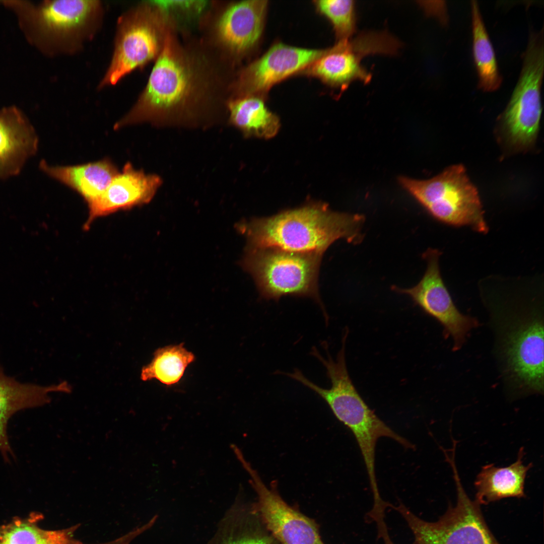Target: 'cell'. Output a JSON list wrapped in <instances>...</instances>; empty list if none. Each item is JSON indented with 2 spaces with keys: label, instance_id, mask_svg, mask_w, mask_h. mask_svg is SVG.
<instances>
[{
  "label": "cell",
  "instance_id": "cell-1",
  "mask_svg": "<svg viewBox=\"0 0 544 544\" xmlns=\"http://www.w3.org/2000/svg\"><path fill=\"white\" fill-rule=\"evenodd\" d=\"M167 35L145 88L114 125L207 126L227 116L234 67L201 37Z\"/></svg>",
  "mask_w": 544,
  "mask_h": 544
},
{
  "label": "cell",
  "instance_id": "cell-2",
  "mask_svg": "<svg viewBox=\"0 0 544 544\" xmlns=\"http://www.w3.org/2000/svg\"><path fill=\"white\" fill-rule=\"evenodd\" d=\"M364 215L332 211L322 202H310L268 217L241 222L236 229L247 248L272 247L323 254L335 241L362 242Z\"/></svg>",
  "mask_w": 544,
  "mask_h": 544
},
{
  "label": "cell",
  "instance_id": "cell-3",
  "mask_svg": "<svg viewBox=\"0 0 544 544\" xmlns=\"http://www.w3.org/2000/svg\"><path fill=\"white\" fill-rule=\"evenodd\" d=\"M326 358L321 355L317 360L326 369L331 386L325 389L310 381L302 374L296 380L322 398L335 417L354 435L360 448L373 497V506L380 508L385 501L381 497L375 470V451L377 440L387 437L406 449H415V445L402 437L380 419L364 401L350 377L346 363L345 349L341 348L333 360L328 352Z\"/></svg>",
  "mask_w": 544,
  "mask_h": 544
},
{
  "label": "cell",
  "instance_id": "cell-4",
  "mask_svg": "<svg viewBox=\"0 0 544 544\" xmlns=\"http://www.w3.org/2000/svg\"><path fill=\"white\" fill-rule=\"evenodd\" d=\"M322 255L272 247H246L241 265L252 277L263 298L278 300L287 295L310 297L320 305L327 323L328 316L318 287Z\"/></svg>",
  "mask_w": 544,
  "mask_h": 544
},
{
  "label": "cell",
  "instance_id": "cell-5",
  "mask_svg": "<svg viewBox=\"0 0 544 544\" xmlns=\"http://www.w3.org/2000/svg\"><path fill=\"white\" fill-rule=\"evenodd\" d=\"M171 19L154 1H143L118 19L109 67L99 84H116L126 75L158 57L170 31Z\"/></svg>",
  "mask_w": 544,
  "mask_h": 544
},
{
  "label": "cell",
  "instance_id": "cell-6",
  "mask_svg": "<svg viewBox=\"0 0 544 544\" xmlns=\"http://www.w3.org/2000/svg\"><path fill=\"white\" fill-rule=\"evenodd\" d=\"M398 181L438 221L455 226H467L477 232L487 233L488 227L478 190L462 165L449 166L429 179L401 176Z\"/></svg>",
  "mask_w": 544,
  "mask_h": 544
},
{
  "label": "cell",
  "instance_id": "cell-7",
  "mask_svg": "<svg viewBox=\"0 0 544 544\" xmlns=\"http://www.w3.org/2000/svg\"><path fill=\"white\" fill-rule=\"evenodd\" d=\"M543 30L530 33L519 80L501 120L508 144L518 151L531 148L538 134L542 112Z\"/></svg>",
  "mask_w": 544,
  "mask_h": 544
},
{
  "label": "cell",
  "instance_id": "cell-8",
  "mask_svg": "<svg viewBox=\"0 0 544 544\" xmlns=\"http://www.w3.org/2000/svg\"><path fill=\"white\" fill-rule=\"evenodd\" d=\"M447 461L452 467L457 502L435 522L422 519L404 504L394 506L406 522L415 544H500L488 527L480 505L472 500L461 484L455 458Z\"/></svg>",
  "mask_w": 544,
  "mask_h": 544
},
{
  "label": "cell",
  "instance_id": "cell-9",
  "mask_svg": "<svg viewBox=\"0 0 544 544\" xmlns=\"http://www.w3.org/2000/svg\"><path fill=\"white\" fill-rule=\"evenodd\" d=\"M267 1L233 2L214 11L212 6L201 24V37L234 67L257 45L263 33Z\"/></svg>",
  "mask_w": 544,
  "mask_h": 544
},
{
  "label": "cell",
  "instance_id": "cell-10",
  "mask_svg": "<svg viewBox=\"0 0 544 544\" xmlns=\"http://www.w3.org/2000/svg\"><path fill=\"white\" fill-rule=\"evenodd\" d=\"M401 47L400 41L386 31L362 32L325 49L303 72L343 91L354 81L367 84L371 81V74L362 64L365 57L394 55Z\"/></svg>",
  "mask_w": 544,
  "mask_h": 544
},
{
  "label": "cell",
  "instance_id": "cell-11",
  "mask_svg": "<svg viewBox=\"0 0 544 544\" xmlns=\"http://www.w3.org/2000/svg\"><path fill=\"white\" fill-rule=\"evenodd\" d=\"M440 255L437 249H428L423 254L427 268L418 284L410 288L393 286L392 289L409 296L426 314L436 319L443 326L444 335L451 336L454 347L458 348L478 322L461 313L454 305L441 276Z\"/></svg>",
  "mask_w": 544,
  "mask_h": 544
},
{
  "label": "cell",
  "instance_id": "cell-12",
  "mask_svg": "<svg viewBox=\"0 0 544 544\" xmlns=\"http://www.w3.org/2000/svg\"><path fill=\"white\" fill-rule=\"evenodd\" d=\"M324 51L275 44L260 57L235 74L230 98L249 95L265 97L274 85L305 69Z\"/></svg>",
  "mask_w": 544,
  "mask_h": 544
},
{
  "label": "cell",
  "instance_id": "cell-13",
  "mask_svg": "<svg viewBox=\"0 0 544 544\" xmlns=\"http://www.w3.org/2000/svg\"><path fill=\"white\" fill-rule=\"evenodd\" d=\"M251 477L255 503L266 528L279 544H325L315 521L290 506L274 485H265L258 473L241 456L239 458Z\"/></svg>",
  "mask_w": 544,
  "mask_h": 544
},
{
  "label": "cell",
  "instance_id": "cell-14",
  "mask_svg": "<svg viewBox=\"0 0 544 544\" xmlns=\"http://www.w3.org/2000/svg\"><path fill=\"white\" fill-rule=\"evenodd\" d=\"M103 8L99 1H47L40 10V20L59 51L73 53L97 32L102 20Z\"/></svg>",
  "mask_w": 544,
  "mask_h": 544
},
{
  "label": "cell",
  "instance_id": "cell-15",
  "mask_svg": "<svg viewBox=\"0 0 544 544\" xmlns=\"http://www.w3.org/2000/svg\"><path fill=\"white\" fill-rule=\"evenodd\" d=\"M504 354L515 381L528 390L543 387V326L536 317L519 320L507 333Z\"/></svg>",
  "mask_w": 544,
  "mask_h": 544
},
{
  "label": "cell",
  "instance_id": "cell-16",
  "mask_svg": "<svg viewBox=\"0 0 544 544\" xmlns=\"http://www.w3.org/2000/svg\"><path fill=\"white\" fill-rule=\"evenodd\" d=\"M162 183L158 175L147 174L126 163L105 191L87 203L89 217L85 226L97 218L148 203Z\"/></svg>",
  "mask_w": 544,
  "mask_h": 544
},
{
  "label": "cell",
  "instance_id": "cell-17",
  "mask_svg": "<svg viewBox=\"0 0 544 544\" xmlns=\"http://www.w3.org/2000/svg\"><path fill=\"white\" fill-rule=\"evenodd\" d=\"M71 391V386L65 382L48 386L21 383L6 375L0 366V451L6 461L14 456L7 430L10 418L20 411L49 403L50 392Z\"/></svg>",
  "mask_w": 544,
  "mask_h": 544
},
{
  "label": "cell",
  "instance_id": "cell-18",
  "mask_svg": "<svg viewBox=\"0 0 544 544\" xmlns=\"http://www.w3.org/2000/svg\"><path fill=\"white\" fill-rule=\"evenodd\" d=\"M37 143L32 127L17 110L0 113V178L18 173Z\"/></svg>",
  "mask_w": 544,
  "mask_h": 544
},
{
  "label": "cell",
  "instance_id": "cell-19",
  "mask_svg": "<svg viewBox=\"0 0 544 544\" xmlns=\"http://www.w3.org/2000/svg\"><path fill=\"white\" fill-rule=\"evenodd\" d=\"M523 448H520L516 461L506 467L493 463L483 466L474 485L475 500L481 505L507 498H524L525 478L532 464H523Z\"/></svg>",
  "mask_w": 544,
  "mask_h": 544
},
{
  "label": "cell",
  "instance_id": "cell-20",
  "mask_svg": "<svg viewBox=\"0 0 544 544\" xmlns=\"http://www.w3.org/2000/svg\"><path fill=\"white\" fill-rule=\"evenodd\" d=\"M40 166L49 176L79 193L87 203L100 196L119 173L109 158L66 166H51L42 161Z\"/></svg>",
  "mask_w": 544,
  "mask_h": 544
},
{
  "label": "cell",
  "instance_id": "cell-21",
  "mask_svg": "<svg viewBox=\"0 0 544 544\" xmlns=\"http://www.w3.org/2000/svg\"><path fill=\"white\" fill-rule=\"evenodd\" d=\"M226 108L229 124L239 129L246 138L269 139L279 130L280 119L266 107L264 97L249 95L231 98Z\"/></svg>",
  "mask_w": 544,
  "mask_h": 544
},
{
  "label": "cell",
  "instance_id": "cell-22",
  "mask_svg": "<svg viewBox=\"0 0 544 544\" xmlns=\"http://www.w3.org/2000/svg\"><path fill=\"white\" fill-rule=\"evenodd\" d=\"M221 528L215 544H279L266 528L255 503L233 507Z\"/></svg>",
  "mask_w": 544,
  "mask_h": 544
},
{
  "label": "cell",
  "instance_id": "cell-23",
  "mask_svg": "<svg viewBox=\"0 0 544 544\" xmlns=\"http://www.w3.org/2000/svg\"><path fill=\"white\" fill-rule=\"evenodd\" d=\"M472 51L479 77L478 86L484 91L498 89L502 83L495 51L487 31L479 5L471 2Z\"/></svg>",
  "mask_w": 544,
  "mask_h": 544
},
{
  "label": "cell",
  "instance_id": "cell-24",
  "mask_svg": "<svg viewBox=\"0 0 544 544\" xmlns=\"http://www.w3.org/2000/svg\"><path fill=\"white\" fill-rule=\"evenodd\" d=\"M183 345L169 346L156 350L151 362L142 368V380L156 379L167 385L178 382L187 366L195 359Z\"/></svg>",
  "mask_w": 544,
  "mask_h": 544
},
{
  "label": "cell",
  "instance_id": "cell-25",
  "mask_svg": "<svg viewBox=\"0 0 544 544\" xmlns=\"http://www.w3.org/2000/svg\"><path fill=\"white\" fill-rule=\"evenodd\" d=\"M73 529L45 530L16 521L0 527V544H81L74 538Z\"/></svg>",
  "mask_w": 544,
  "mask_h": 544
},
{
  "label": "cell",
  "instance_id": "cell-26",
  "mask_svg": "<svg viewBox=\"0 0 544 544\" xmlns=\"http://www.w3.org/2000/svg\"><path fill=\"white\" fill-rule=\"evenodd\" d=\"M318 11L331 23L338 41L352 37L355 32V4L352 0L315 1Z\"/></svg>",
  "mask_w": 544,
  "mask_h": 544
},
{
  "label": "cell",
  "instance_id": "cell-27",
  "mask_svg": "<svg viewBox=\"0 0 544 544\" xmlns=\"http://www.w3.org/2000/svg\"><path fill=\"white\" fill-rule=\"evenodd\" d=\"M154 2L171 19L178 32L183 23L191 24L197 22L200 25L212 5L210 1L202 0Z\"/></svg>",
  "mask_w": 544,
  "mask_h": 544
}]
</instances>
